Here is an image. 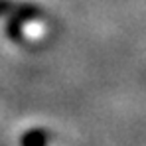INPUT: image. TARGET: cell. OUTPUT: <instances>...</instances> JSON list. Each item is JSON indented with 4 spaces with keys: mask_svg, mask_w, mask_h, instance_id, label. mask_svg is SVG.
<instances>
[{
    "mask_svg": "<svg viewBox=\"0 0 146 146\" xmlns=\"http://www.w3.org/2000/svg\"><path fill=\"white\" fill-rule=\"evenodd\" d=\"M48 132H44V130H30L28 134L20 138V142L26 146H44L48 142Z\"/></svg>",
    "mask_w": 146,
    "mask_h": 146,
    "instance_id": "6da1fadb",
    "label": "cell"
},
{
    "mask_svg": "<svg viewBox=\"0 0 146 146\" xmlns=\"http://www.w3.org/2000/svg\"><path fill=\"white\" fill-rule=\"evenodd\" d=\"M16 2L12 0H0V16H10L14 10H16Z\"/></svg>",
    "mask_w": 146,
    "mask_h": 146,
    "instance_id": "7a4b0ae2",
    "label": "cell"
}]
</instances>
